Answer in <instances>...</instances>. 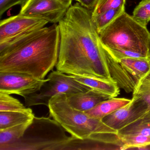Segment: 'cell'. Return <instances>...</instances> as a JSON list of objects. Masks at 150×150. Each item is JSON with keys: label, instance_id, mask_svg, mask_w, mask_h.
Wrapping results in <instances>:
<instances>
[{"label": "cell", "instance_id": "obj_1", "mask_svg": "<svg viewBox=\"0 0 150 150\" xmlns=\"http://www.w3.org/2000/svg\"><path fill=\"white\" fill-rule=\"evenodd\" d=\"M92 13L77 2L58 23L60 44L56 68L68 75L113 81Z\"/></svg>", "mask_w": 150, "mask_h": 150}, {"label": "cell", "instance_id": "obj_2", "mask_svg": "<svg viewBox=\"0 0 150 150\" xmlns=\"http://www.w3.org/2000/svg\"><path fill=\"white\" fill-rule=\"evenodd\" d=\"M58 24L0 42V72H17L45 79L58 59Z\"/></svg>", "mask_w": 150, "mask_h": 150}, {"label": "cell", "instance_id": "obj_3", "mask_svg": "<svg viewBox=\"0 0 150 150\" xmlns=\"http://www.w3.org/2000/svg\"><path fill=\"white\" fill-rule=\"evenodd\" d=\"M48 107L51 116L74 137L90 139L112 145L120 143L117 131L109 127L102 120L90 117L85 112L72 107L65 94L52 97Z\"/></svg>", "mask_w": 150, "mask_h": 150}, {"label": "cell", "instance_id": "obj_4", "mask_svg": "<svg viewBox=\"0 0 150 150\" xmlns=\"http://www.w3.org/2000/svg\"><path fill=\"white\" fill-rule=\"evenodd\" d=\"M102 46L128 50L150 56V32L146 26L124 12L99 33Z\"/></svg>", "mask_w": 150, "mask_h": 150}, {"label": "cell", "instance_id": "obj_5", "mask_svg": "<svg viewBox=\"0 0 150 150\" xmlns=\"http://www.w3.org/2000/svg\"><path fill=\"white\" fill-rule=\"evenodd\" d=\"M48 81L38 92L24 98L28 107L44 105L48 107L50 100L60 94L74 93L84 92L91 88L76 81L71 75L58 71H52L48 75Z\"/></svg>", "mask_w": 150, "mask_h": 150}, {"label": "cell", "instance_id": "obj_6", "mask_svg": "<svg viewBox=\"0 0 150 150\" xmlns=\"http://www.w3.org/2000/svg\"><path fill=\"white\" fill-rule=\"evenodd\" d=\"M72 0H29L19 14L58 23L72 6Z\"/></svg>", "mask_w": 150, "mask_h": 150}, {"label": "cell", "instance_id": "obj_7", "mask_svg": "<svg viewBox=\"0 0 150 150\" xmlns=\"http://www.w3.org/2000/svg\"><path fill=\"white\" fill-rule=\"evenodd\" d=\"M47 81L20 73L0 72V92L25 98L38 92Z\"/></svg>", "mask_w": 150, "mask_h": 150}, {"label": "cell", "instance_id": "obj_8", "mask_svg": "<svg viewBox=\"0 0 150 150\" xmlns=\"http://www.w3.org/2000/svg\"><path fill=\"white\" fill-rule=\"evenodd\" d=\"M48 23L45 20L20 14L4 19L0 22V42L42 28Z\"/></svg>", "mask_w": 150, "mask_h": 150}, {"label": "cell", "instance_id": "obj_9", "mask_svg": "<svg viewBox=\"0 0 150 150\" xmlns=\"http://www.w3.org/2000/svg\"><path fill=\"white\" fill-rule=\"evenodd\" d=\"M148 106L144 102L132 99L131 102L105 117L102 121L109 127L118 131L141 118Z\"/></svg>", "mask_w": 150, "mask_h": 150}, {"label": "cell", "instance_id": "obj_10", "mask_svg": "<svg viewBox=\"0 0 150 150\" xmlns=\"http://www.w3.org/2000/svg\"><path fill=\"white\" fill-rule=\"evenodd\" d=\"M66 95L67 101L72 107L83 112L90 110L101 102L111 98L93 89Z\"/></svg>", "mask_w": 150, "mask_h": 150}, {"label": "cell", "instance_id": "obj_11", "mask_svg": "<svg viewBox=\"0 0 150 150\" xmlns=\"http://www.w3.org/2000/svg\"><path fill=\"white\" fill-rule=\"evenodd\" d=\"M71 76L76 81L87 86L91 89L108 96L110 98L116 97L120 93V88L116 82L112 81L99 78Z\"/></svg>", "mask_w": 150, "mask_h": 150}, {"label": "cell", "instance_id": "obj_12", "mask_svg": "<svg viewBox=\"0 0 150 150\" xmlns=\"http://www.w3.org/2000/svg\"><path fill=\"white\" fill-rule=\"evenodd\" d=\"M131 100L125 98H111L103 101L94 108L85 112L90 117L102 120L105 117L131 102Z\"/></svg>", "mask_w": 150, "mask_h": 150}, {"label": "cell", "instance_id": "obj_13", "mask_svg": "<svg viewBox=\"0 0 150 150\" xmlns=\"http://www.w3.org/2000/svg\"><path fill=\"white\" fill-rule=\"evenodd\" d=\"M116 60L137 83L150 70V56L145 57L124 58Z\"/></svg>", "mask_w": 150, "mask_h": 150}, {"label": "cell", "instance_id": "obj_14", "mask_svg": "<svg viewBox=\"0 0 150 150\" xmlns=\"http://www.w3.org/2000/svg\"><path fill=\"white\" fill-rule=\"evenodd\" d=\"M35 117L30 108L26 111H0V130L32 121Z\"/></svg>", "mask_w": 150, "mask_h": 150}, {"label": "cell", "instance_id": "obj_15", "mask_svg": "<svg viewBox=\"0 0 150 150\" xmlns=\"http://www.w3.org/2000/svg\"><path fill=\"white\" fill-rule=\"evenodd\" d=\"M33 121L0 130V148L22 137Z\"/></svg>", "mask_w": 150, "mask_h": 150}, {"label": "cell", "instance_id": "obj_16", "mask_svg": "<svg viewBox=\"0 0 150 150\" xmlns=\"http://www.w3.org/2000/svg\"><path fill=\"white\" fill-rule=\"evenodd\" d=\"M124 12L125 8H122L110 9L96 16H92L93 22L98 34Z\"/></svg>", "mask_w": 150, "mask_h": 150}, {"label": "cell", "instance_id": "obj_17", "mask_svg": "<svg viewBox=\"0 0 150 150\" xmlns=\"http://www.w3.org/2000/svg\"><path fill=\"white\" fill-rule=\"evenodd\" d=\"M132 100L150 104V70L138 82L132 92Z\"/></svg>", "mask_w": 150, "mask_h": 150}, {"label": "cell", "instance_id": "obj_18", "mask_svg": "<svg viewBox=\"0 0 150 150\" xmlns=\"http://www.w3.org/2000/svg\"><path fill=\"white\" fill-rule=\"evenodd\" d=\"M122 144V149H143L144 147L150 145V137L144 135H123L118 136Z\"/></svg>", "mask_w": 150, "mask_h": 150}, {"label": "cell", "instance_id": "obj_19", "mask_svg": "<svg viewBox=\"0 0 150 150\" xmlns=\"http://www.w3.org/2000/svg\"><path fill=\"white\" fill-rule=\"evenodd\" d=\"M117 134L118 136L137 134L150 137V123L140 118L118 130Z\"/></svg>", "mask_w": 150, "mask_h": 150}, {"label": "cell", "instance_id": "obj_20", "mask_svg": "<svg viewBox=\"0 0 150 150\" xmlns=\"http://www.w3.org/2000/svg\"><path fill=\"white\" fill-rule=\"evenodd\" d=\"M29 109L11 95L0 92V111H26Z\"/></svg>", "mask_w": 150, "mask_h": 150}, {"label": "cell", "instance_id": "obj_21", "mask_svg": "<svg viewBox=\"0 0 150 150\" xmlns=\"http://www.w3.org/2000/svg\"><path fill=\"white\" fill-rule=\"evenodd\" d=\"M132 16L139 23L146 27L150 21V0H142L133 10Z\"/></svg>", "mask_w": 150, "mask_h": 150}, {"label": "cell", "instance_id": "obj_22", "mask_svg": "<svg viewBox=\"0 0 150 150\" xmlns=\"http://www.w3.org/2000/svg\"><path fill=\"white\" fill-rule=\"evenodd\" d=\"M125 2L126 0H98L92 11V16H96L110 9L125 8Z\"/></svg>", "mask_w": 150, "mask_h": 150}, {"label": "cell", "instance_id": "obj_23", "mask_svg": "<svg viewBox=\"0 0 150 150\" xmlns=\"http://www.w3.org/2000/svg\"><path fill=\"white\" fill-rule=\"evenodd\" d=\"M103 48L112 57L117 60L124 58H137L147 57L142 53L133 51L107 49L104 47Z\"/></svg>", "mask_w": 150, "mask_h": 150}, {"label": "cell", "instance_id": "obj_24", "mask_svg": "<svg viewBox=\"0 0 150 150\" xmlns=\"http://www.w3.org/2000/svg\"><path fill=\"white\" fill-rule=\"evenodd\" d=\"M29 0H0V16L14 6L19 5L22 7Z\"/></svg>", "mask_w": 150, "mask_h": 150}, {"label": "cell", "instance_id": "obj_25", "mask_svg": "<svg viewBox=\"0 0 150 150\" xmlns=\"http://www.w3.org/2000/svg\"><path fill=\"white\" fill-rule=\"evenodd\" d=\"M82 6L93 11L96 5L98 0H77Z\"/></svg>", "mask_w": 150, "mask_h": 150}, {"label": "cell", "instance_id": "obj_26", "mask_svg": "<svg viewBox=\"0 0 150 150\" xmlns=\"http://www.w3.org/2000/svg\"><path fill=\"white\" fill-rule=\"evenodd\" d=\"M141 118L144 122L150 123V104L148 106L146 112Z\"/></svg>", "mask_w": 150, "mask_h": 150}, {"label": "cell", "instance_id": "obj_27", "mask_svg": "<svg viewBox=\"0 0 150 150\" xmlns=\"http://www.w3.org/2000/svg\"><path fill=\"white\" fill-rule=\"evenodd\" d=\"M75 1H77V0H75Z\"/></svg>", "mask_w": 150, "mask_h": 150}, {"label": "cell", "instance_id": "obj_28", "mask_svg": "<svg viewBox=\"0 0 150 150\" xmlns=\"http://www.w3.org/2000/svg\"><path fill=\"white\" fill-rule=\"evenodd\" d=\"M150 146V145H149V146Z\"/></svg>", "mask_w": 150, "mask_h": 150}]
</instances>
